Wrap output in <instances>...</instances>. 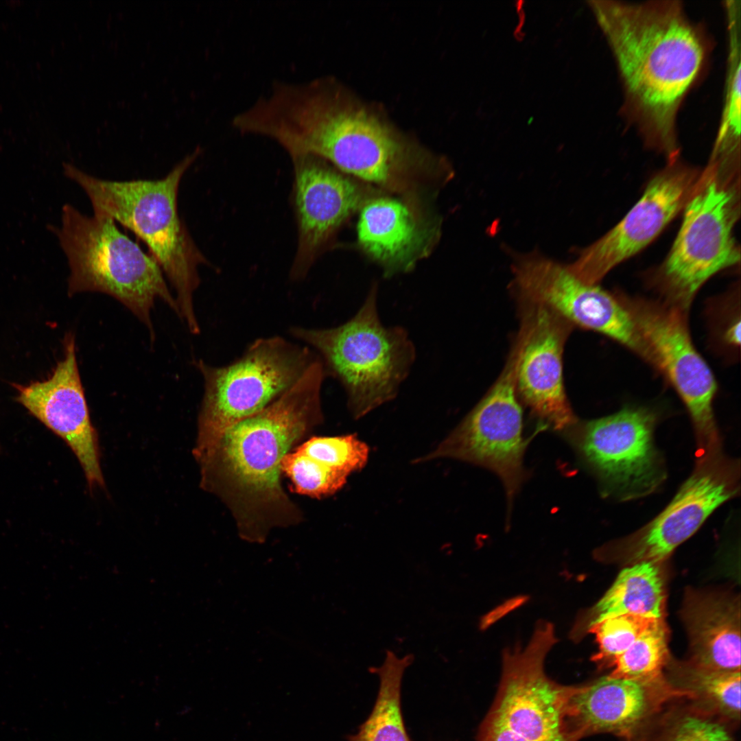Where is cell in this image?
<instances>
[{"mask_svg": "<svg viewBox=\"0 0 741 741\" xmlns=\"http://www.w3.org/2000/svg\"><path fill=\"white\" fill-rule=\"evenodd\" d=\"M261 128L290 157L316 156L391 192H412L440 170L438 160L331 78L277 84Z\"/></svg>", "mask_w": 741, "mask_h": 741, "instance_id": "6da1fadb", "label": "cell"}, {"mask_svg": "<svg viewBox=\"0 0 741 741\" xmlns=\"http://www.w3.org/2000/svg\"><path fill=\"white\" fill-rule=\"evenodd\" d=\"M320 359L285 394L261 411L227 428L195 458L200 486L230 512L240 537L263 541L276 528L304 520L281 484V461L324 422Z\"/></svg>", "mask_w": 741, "mask_h": 741, "instance_id": "7a4b0ae2", "label": "cell"}, {"mask_svg": "<svg viewBox=\"0 0 741 741\" xmlns=\"http://www.w3.org/2000/svg\"><path fill=\"white\" fill-rule=\"evenodd\" d=\"M623 91L622 111L644 143L678 156L677 117L708 60L710 40L679 1H592Z\"/></svg>", "mask_w": 741, "mask_h": 741, "instance_id": "3957f363", "label": "cell"}, {"mask_svg": "<svg viewBox=\"0 0 741 741\" xmlns=\"http://www.w3.org/2000/svg\"><path fill=\"white\" fill-rule=\"evenodd\" d=\"M200 152L197 148L158 180H103L63 165L64 175L88 196L94 213L110 216L145 243L176 292L178 316L194 335L200 331L193 302L198 268L210 264L180 217L177 199L181 178Z\"/></svg>", "mask_w": 741, "mask_h": 741, "instance_id": "277c9868", "label": "cell"}, {"mask_svg": "<svg viewBox=\"0 0 741 741\" xmlns=\"http://www.w3.org/2000/svg\"><path fill=\"white\" fill-rule=\"evenodd\" d=\"M61 219L60 228L49 225V229L68 260V294L97 292L113 297L146 326L154 340L150 314L156 301L178 314L156 261L121 233L108 215L87 216L66 204Z\"/></svg>", "mask_w": 741, "mask_h": 741, "instance_id": "5b68a950", "label": "cell"}, {"mask_svg": "<svg viewBox=\"0 0 741 741\" xmlns=\"http://www.w3.org/2000/svg\"><path fill=\"white\" fill-rule=\"evenodd\" d=\"M377 292L373 286L357 313L339 326L290 329L318 355L327 377L342 385L355 419L395 398L416 358L407 331L381 322Z\"/></svg>", "mask_w": 741, "mask_h": 741, "instance_id": "8992f818", "label": "cell"}, {"mask_svg": "<svg viewBox=\"0 0 741 741\" xmlns=\"http://www.w3.org/2000/svg\"><path fill=\"white\" fill-rule=\"evenodd\" d=\"M318 357L309 346L276 336L255 340L225 366L195 361L204 392L193 457L207 450L227 428L278 399Z\"/></svg>", "mask_w": 741, "mask_h": 741, "instance_id": "52a82bcc", "label": "cell"}, {"mask_svg": "<svg viewBox=\"0 0 741 741\" xmlns=\"http://www.w3.org/2000/svg\"><path fill=\"white\" fill-rule=\"evenodd\" d=\"M738 176L708 164L684 208L680 230L658 270L655 286L668 304L687 311L700 287L740 260L733 229L740 214Z\"/></svg>", "mask_w": 741, "mask_h": 741, "instance_id": "ba28073f", "label": "cell"}, {"mask_svg": "<svg viewBox=\"0 0 741 741\" xmlns=\"http://www.w3.org/2000/svg\"><path fill=\"white\" fill-rule=\"evenodd\" d=\"M521 346L517 337L503 370L486 394L434 450L417 460L451 458L491 470L501 479L509 506L527 476L523 458L529 440L523 437L516 389Z\"/></svg>", "mask_w": 741, "mask_h": 741, "instance_id": "9c48e42d", "label": "cell"}, {"mask_svg": "<svg viewBox=\"0 0 741 741\" xmlns=\"http://www.w3.org/2000/svg\"><path fill=\"white\" fill-rule=\"evenodd\" d=\"M650 356L684 403L694 429L697 454L721 446L714 414V376L694 345L686 312L665 302L618 296Z\"/></svg>", "mask_w": 741, "mask_h": 741, "instance_id": "30bf717a", "label": "cell"}, {"mask_svg": "<svg viewBox=\"0 0 741 741\" xmlns=\"http://www.w3.org/2000/svg\"><path fill=\"white\" fill-rule=\"evenodd\" d=\"M556 642L553 625L540 621L524 648L504 651L499 689L487 719L528 741H573L567 711L575 686L556 683L544 670L545 657Z\"/></svg>", "mask_w": 741, "mask_h": 741, "instance_id": "8fae6325", "label": "cell"}, {"mask_svg": "<svg viewBox=\"0 0 741 741\" xmlns=\"http://www.w3.org/2000/svg\"><path fill=\"white\" fill-rule=\"evenodd\" d=\"M655 414L624 407L602 418L568 428L569 438L604 487L621 499L652 493L665 478L654 443Z\"/></svg>", "mask_w": 741, "mask_h": 741, "instance_id": "7c38bea8", "label": "cell"}, {"mask_svg": "<svg viewBox=\"0 0 741 741\" xmlns=\"http://www.w3.org/2000/svg\"><path fill=\"white\" fill-rule=\"evenodd\" d=\"M513 270L521 299L543 305L573 326L604 335L650 361L646 345L618 296L598 284L580 280L567 266L538 255L520 258Z\"/></svg>", "mask_w": 741, "mask_h": 741, "instance_id": "4fadbf2b", "label": "cell"}, {"mask_svg": "<svg viewBox=\"0 0 741 741\" xmlns=\"http://www.w3.org/2000/svg\"><path fill=\"white\" fill-rule=\"evenodd\" d=\"M701 173L678 157L668 161L625 217L567 265L580 280L598 284L614 267L649 244L685 208Z\"/></svg>", "mask_w": 741, "mask_h": 741, "instance_id": "5bb4252c", "label": "cell"}, {"mask_svg": "<svg viewBox=\"0 0 741 741\" xmlns=\"http://www.w3.org/2000/svg\"><path fill=\"white\" fill-rule=\"evenodd\" d=\"M694 469L658 515L625 541L634 563L657 564L693 535L722 504L740 491V462L721 448L696 456Z\"/></svg>", "mask_w": 741, "mask_h": 741, "instance_id": "9a60e30c", "label": "cell"}, {"mask_svg": "<svg viewBox=\"0 0 741 741\" xmlns=\"http://www.w3.org/2000/svg\"><path fill=\"white\" fill-rule=\"evenodd\" d=\"M291 158L298 242L290 277L298 281L305 278L368 194L360 184L320 158L299 155Z\"/></svg>", "mask_w": 741, "mask_h": 741, "instance_id": "2e32d148", "label": "cell"}, {"mask_svg": "<svg viewBox=\"0 0 741 741\" xmlns=\"http://www.w3.org/2000/svg\"><path fill=\"white\" fill-rule=\"evenodd\" d=\"M521 301L518 398L545 425L556 430L568 429L578 421L567 398L563 377V349L573 325L543 305Z\"/></svg>", "mask_w": 741, "mask_h": 741, "instance_id": "e0dca14e", "label": "cell"}, {"mask_svg": "<svg viewBox=\"0 0 741 741\" xmlns=\"http://www.w3.org/2000/svg\"><path fill=\"white\" fill-rule=\"evenodd\" d=\"M15 388L16 401L74 453L90 488L104 486L97 434L81 381L74 335L65 336L64 357L49 377Z\"/></svg>", "mask_w": 741, "mask_h": 741, "instance_id": "ac0fdd59", "label": "cell"}, {"mask_svg": "<svg viewBox=\"0 0 741 741\" xmlns=\"http://www.w3.org/2000/svg\"><path fill=\"white\" fill-rule=\"evenodd\" d=\"M680 696L685 694L664 675L651 680L602 677L575 686L568 702L567 727L573 741L598 733L628 741L666 703Z\"/></svg>", "mask_w": 741, "mask_h": 741, "instance_id": "d6986e66", "label": "cell"}, {"mask_svg": "<svg viewBox=\"0 0 741 741\" xmlns=\"http://www.w3.org/2000/svg\"><path fill=\"white\" fill-rule=\"evenodd\" d=\"M431 231L412 205L399 199L374 197L360 208L359 244L388 274L411 269L427 252Z\"/></svg>", "mask_w": 741, "mask_h": 741, "instance_id": "ffe728a7", "label": "cell"}, {"mask_svg": "<svg viewBox=\"0 0 741 741\" xmlns=\"http://www.w3.org/2000/svg\"><path fill=\"white\" fill-rule=\"evenodd\" d=\"M692 659L698 667L740 672L739 600L713 595L691 596L684 608Z\"/></svg>", "mask_w": 741, "mask_h": 741, "instance_id": "44dd1931", "label": "cell"}, {"mask_svg": "<svg viewBox=\"0 0 741 741\" xmlns=\"http://www.w3.org/2000/svg\"><path fill=\"white\" fill-rule=\"evenodd\" d=\"M663 581L657 564L642 561L624 568L593 607L580 615L570 633L578 641L604 619L627 613L662 618Z\"/></svg>", "mask_w": 741, "mask_h": 741, "instance_id": "7402d4cb", "label": "cell"}, {"mask_svg": "<svg viewBox=\"0 0 741 741\" xmlns=\"http://www.w3.org/2000/svg\"><path fill=\"white\" fill-rule=\"evenodd\" d=\"M281 469L292 492L316 499L338 492L350 475L332 436L303 441L284 456Z\"/></svg>", "mask_w": 741, "mask_h": 741, "instance_id": "603a6c76", "label": "cell"}, {"mask_svg": "<svg viewBox=\"0 0 741 741\" xmlns=\"http://www.w3.org/2000/svg\"><path fill=\"white\" fill-rule=\"evenodd\" d=\"M664 677L670 685L736 730L740 723V672L704 669L686 663H670Z\"/></svg>", "mask_w": 741, "mask_h": 741, "instance_id": "cb8c5ba5", "label": "cell"}, {"mask_svg": "<svg viewBox=\"0 0 741 741\" xmlns=\"http://www.w3.org/2000/svg\"><path fill=\"white\" fill-rule=\"evenodd\" d=\"M736 729L685 696H677L628 741H735Z\"/></svg>", "mask_w": 741, "mask_h": 741, "instance_id": "d4e9b609", "label": "cell"}, {"mask_svg": "<svg viewBox=\"0 0 741 741\" xmlns=\"http://www.w3.org/2000/svg\"><path fill=\"white\" fill-rule=\"evenodd\" d=\"M414 659L412 654L397 657L390 650L381 666L368 670L379 679V687L373 709L349 741H411L407 733L401 705L402 678Z\"/></svg>", "mask_w": 741, "mask_h": 741, "instance_id": "484cf974", "label": "cell"}, {"mask_svg": "<svg viewBox=\"0 0 741 741\" xmlns=\"http://www.w3.org/2000/svg\"><path fill=\"white\" fill-rule=\"evenodd\" d=\"M727 60L724 99L709 163L725 169H739L740 156L741 38L740 23L727 21Z\"/></svg>", "mask_w": 741, "mask_h": 741, "instance_id": "4316f807", "label": "cell"}, {"mask_svg": "<svg viewBox=\"0 0 741 741\" xmlns=\"http://www.w3.org/2000/svg\"><path fill=\"white\" fill-rule=\"evenodd\" d=\"M668 659L666 627L663 619H658L614 660L609 675L634 680L657 679L663 676Z\"/></svg>", "mask_w": 741, "mask_h": 741, "instance_id": "83f0119b", "label": "cell"}, {"mask_svg": "<svg viewBox=\"0 0 741 741\" xmlns=\"http://www.w3.org/2000/svg\"><path fill=\"white\" fill-rule=\"evenodd\" d=\"M658 619L627 613L598 622L589 631L595 634L598 644L593 661L600 668L611 667L614 660Z\"/></svg>", "mask_w": 741, "mask_h": 741, "instance_id": "f1b7e54d", "label": "cell"}, {"mask_svg": "<svg viewBox=\"0 0 741 741\" xmlns=\"http://www.w3.org/2000/svg\"><path fill=\"white\" fill-rule=\"evenodd\" d=\"M478 741H528L506 727L485 718L478 736Z\"/></svg>", "mask_w": 741, "mask_h": 741, "instance_id": "f546056e", "label": "cell"}, {"mask_svg": "<svg viewBox=\"0 0 741 741\" xmlns=\"http://www.w3.org/2000/svg\"><path fill=\"white\" fill-rule=\"evenodd\" d=\"M725 333V341L733 346H739L740 344V321L733 320Z\"/></svg>", "mask_w": 741, "mask_h": 741, "instance_id": "4dcf8cb0", "label": "cell"}, {"mask_svg": "<svg viewBox=\"0 0 741 741\" xmlns=\"http://www.w3.org/2000/svg\"><path fill=\"white\" fill-rule=\"evenodd\" d=\"M1 445H0V451H1Z\"/></svg>", "mask_w": 741, "mask_h": 741, "instance_id": "1f68e13d", "label": "cell"}]
</instances>
